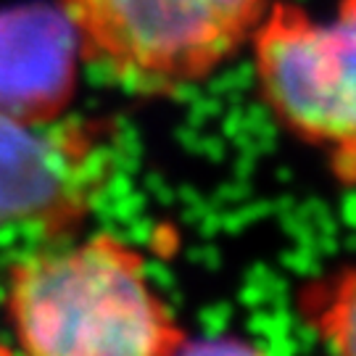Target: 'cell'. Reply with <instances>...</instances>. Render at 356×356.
Instances as JSON below:
<instances>
[{
	"mask_svg": "<svg viewBox=\"0 0 356 356\" xmlns=\"http://www.w3.org/2000/svg\"><path fill=\"white\" fill-rule=\"evenodd\" d=\"M6 314L19 348L32 356H166L188 348L145 256L114 232L19 261L6 285Z\"/></svg>",
	"mask_w": 356,
	"mask_h": 356,
	"instance_id": "obj_1",
	"label": "cell"
},
{
	"mask_svg": "<svg viewBox=\"0 0 356 356\" xmlns=\"http://www.w3.org/2000/svg\"><path fill=\"white\" fill-rule=\"evenodd\" d=\"M85 64L138 95L204 82L251 40L272 0H58Z\"/></svg>",
	"mask_w": 356,
	"mask_h": 356,
	"instance_id": "obj_2",
	"label": "cell"
},
{
	"mask_svg": "<svg viewBox=\"0 0 356 356\" xmlns=\"http://www.w3.org/2000/svg\"><path fill=\"white\" fill-rule=\"evenodd\" d=\"M251 45L272 116L317 148L343 188H356V0H341L330 22L272 0Z\"/></svg>",
	"mask_w": 356,
	"mask_h": 356,
	"instance_id": "obj_3",
	"label": "cell"
},
{
	"mask_svg": "<svg viewBox=\"0 0 356 356\" xmlns=\"http://www.w3.org/2000/svg\"><path fill=\"white\" fill-rule=\"evenodd\" d=\"M108 175L101 127L69 114L38 124L0 111V229L64 238L88 219Z\"/></svg>",
	"mask_w": 356,
	"mask_h": 356,
	"instance_id": "obj_4",
	"label": "cell"
},
{
	"mask_svg": "<svg viewBox=\"0 0 356 356\" xmlns=\"http://www.w3.org/2000/svg\"><path fill=\"white\" fill-rule=\"evenodd\" d=\"M82 64L74 26L58 3L0 11V111L38 124L66 116Z\"/></svg>",
	"mask_w": 356,
	"mask_h": 356,
	"instance_id": "obj_5",
	"label": "cell"
},
{
	"mask_svg": "<svg viewBox=\"0 0 356 356\" xmlns=\"http://www.w3.org/2000/svg\"><path fill=\"white\" fill-rule=\"evenodd\" d=\"M296 312L319 343L356 356V267L306 282L296 296Z\"/></svg>",
	"mask_w": 356,
	"mask_h": 356,
	"instance_id": "obj_6",
	"label": "cell"
},
{
	"mask_svg": "<svg viewBox=\"0 0 356 356\" xmlns=\"http://www.w3.org/2000/svg\"><path fill=\"white\" fill-rule=\"evenodd\" d=\"M8 351H11L8 346H3V343H0V354H8Z\"/></svg>",
	"mask_w": 356,
	"mask_h": 356,
	"instance_id": "obj_7",
	"label": "cell"
}]
</instances>
